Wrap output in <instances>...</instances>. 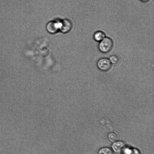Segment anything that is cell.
<instances>
[{
	"instance_id": "11",
	"label": "cell",
	"mask_w": 154,
	"mask_h": 154,
	"mask_svg": "<svg viewBox=\"0 0 154 154\" xmlns=\"http://www.w3.org/2000/svg\"><path fill=\"white\" fill-rule=\"evenodd\" d=\"M140 1H141L143 2H147L149 1L150 0H140Z\"/></svg>"
},
{
	"instance_id": "3",
	"label": "cell",
	"mask_w": 154,
	"mask_h": 154,
	"mask_svg": "<svg viewBox=\"0 0 154 154\" xmlns=\"http://www.w3.org/2000/svg\"><path fill=\"white\" fill-rule=\"evenodd\" d=\"M60 21L53 20L48 22L46 26L48 31L51 34H54L60 30Z\"/></svg>"
},
{
	"instance_id": "9",
	"label": "cell",
	"mask_w": 154,
	"mask_h": 154,
	"mask_svg": "<svg viewBox=\"0 0 154 154\" xmlns=\"http://www.w3.org/2000/svg\"><path fill=\"white\" fill-rule=\"evenodd\" d=\"M98 154H113L111 149L108 147H103L99 151Z\"/></svg>"
},
{
	"instance_id": "4",
	"label": "cell",
	"mask_w": 154,
	"mask_h": 154,
	"mask_svg": "<svg viewBox=\"0 0 154 154\" xmlns=\"http://www.w3.org/2000/svg\"><path fill=\"white\" fill-rule=\"evenodd\" d=\"M72 26V23L70 21L67 19H64L60 21V30L63 33H67L71 30Z\"/></svg>"
},
{
	"instance_id": "6",
	"label": "cell",
	"mask_w": 154,
	"mask_h": 154,
	"mask_svg": "<svg viewBox=\"0 0 154 154\" xmlns=\"http://www.w3.org/2000/svg\"><path fill=\"white\" fill-rule=\"evenodd\" d=\"M106 37L105 33L101 31H96L93 35V38L96 41L100 42Z\"/></svg>"
},
{
	"instance_id": "10",
	"label": "cell",
	"mask_w": 154,
	"mask_h": 154,
	"mask_svg": "<svg viewBox=\"0 0 154 154\" xmlns=\"http://www.w3.org/2000/svg\"><path fill=\"white\" fill-rule=\"evenodd\" d=\"M109 60L111 64H116L118 63L119 58L117 56L113 55L110 57Z\"/></svg>"
},
{
	"instance_id": "8",
	"label": "cell",
	"mask_w": 154,
	"mask_h": 154,
	"mask_svg": "<svg viewBox=\"0 0 154 154\" xmlns=\"http://www.w3.org/2000/svg\"><path fill=\"white\" fill-rule=\"evenodd\" d=\"M108 138L109 140L112 143H114L117 141L118 136L115 133L111 132L109 134Z\"/></svg>"
},
{
	"instance_id": "1",
	"label": "cell",
	"mask_w": 154,
	"mask_h": 154,
	"mask_svg": "<svg viewBox=\"0 0 154 154\" xmlns=\"http://www.w3.org/2000/svg\"><path fill=\"white\" fill-rule=\"evenodd\" d=\"M113 45V42L112 39L109 37H106L99 42L98 48L101 52L107 53L111 50Z\"/></svg>"
},
{
	"instance_id": "2",
	"label": "cell",
	"mask_w": 154,
	"mask_h": 154,
	"mask_svg": "<svg viewBox=\"0 0 154 154\" xmlns=\"http://www.w3.org/2000/svg\"><path fill=\"white\" fill-rule=\"evenodd\" d=\"M111 63L109 59L106 58H102L98 60L97 66L98 68L103 71L109 70L111 67Z\"/></svg>"
},
{
	"instance_id": "5",
	"label": "cell",
	"mask_w": 154,
	"mask_h": 154,
	"mask_svg": "<svg viewBox=\"0 0 154 154\" xmlns=\"http://www.w3.org/2000/svg\"><path fill=\"white\" fill-rule=\"evenodd\" d=\"M125 143L121 141H116L113 143L112 148L115 153H120L124 152L125 148Z\"/></svg>"
},
{
	"instance_id": "7",
	"label": "cell",
	"mask_w": 154,
	"mask_h": 154,
	"mask_svg": "<svg viewBox=\"0 0 154 154\" xmlns=\"http://www.w3.org/2000/svg\"><path fill=\"white\" fill-rule=\"evenodd\" d=\"M125 154H140L139 151L136 148H126L123 152Z\"/></svg>"
}]
</instances>
